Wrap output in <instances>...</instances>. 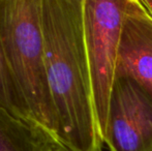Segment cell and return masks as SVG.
Instances as JSON below:
<instances>
[{
    "label": "cell",
    "instance_id": "4",
    "mask_svg": "<svg viewBox=\"0 0 152 151\" xmlns=\"http://www.w3.org/2000/svg\"><path fill=\"white\" fill-rule=\"evenodd\" d=\"M102 144L109 151H152V101L128 78L115 80Z\"/></svg>",
    "mask_w": 152,
    "mask_h": 151
},
{
    "label": "cell",
    "instance_id": "9",
    "mask_svg": "<svg viewBox=\"0 0 152 151\" xmlns=\"http://www.w3.org/2000/svg\"><path fill=\"white\" fill-rule=\"evenodd\" d=\"M142 4L144 5V7L147 9V12L150 14L152 17V0H141Z\"/></svg>",
    "mask_w": 152,
    "mask_h": 151
},
{
    "label": "cell",
    "instance_id": "5",
    "mask_svg": "<svg viewBox=\"0 0 152 151\" xmlns=\"http://www.w3.org/2000/svg\"><path fill=\"white\" fill-rule=\"evenodd\" d=\"M116 78H128L152 101V17L141 0H130L122 28Z\"/></svg>",
    "mask_w": 152,
    "mask_h": 151
},
{
    "label": "cell",
    "instance_id": "10",
    "mask_svg": "<svg viewBox=\"0 0 152 151\" xmlns=\"http://www.w3.org/2000/svg\"><path fill=\"white\" fill-rule=\"evenodd\" d=\"M104 147H102V148H100L99 150H97V151H104Z\"/></svg>",
    "mask_w": 152,
    "mask_h": 151
},
{
    "label": "cell",
    "instance_id": "1",
    "mask_svg": "<svg viewBox=\"0 0 152 151\" xmlns=\"http://www.w3.org/2000/svg\"><path fill=\"white\" fill-rule=\"evenodd\" d=\"M83 2L42 0V26L57 140L67 151H97L104 147L94 109Z\"/></svg>",
    "mask_w": 152,
    "mask_h": 151
},
{
    "label": "cell",
    "instance_id": "6",
    "mask_svg": "<svg viewBox=\"0 0 152 151\" xmlns=\"http://www.w3.org/2000/svg\"><path fill=\"white\" fill-rule=\"evenodd\" d=\"M51 143L37 127L0 108V151H46Z\"/></svg>",
    "mask_w": 152,
    "mask_h": 151
},
{
    "label": "cell",
    "instance_id": "7",
    "mask_svg": "<svg viewBox=\"0 0 152 151\" xmlns=\"http://www.w3.org/2000/svg\"><path fill=\"white\" fill-rule=\"evenodd\" d=\"M0 108L16 118L33 125L26 105L17 88V85L10 73L1 35H0Z\"/></svg>",
    "mask_w": 152,
    "mask_h": 151
},
{
    "label": "cell",
    "instance_id": "2",
    "mask_svg": "<svg viewBox=\"0 0 152 151\" xmlns=\"http://www.w3.org/2000/svg\"><path fill=\"white\" fill-rule=\"evenodd\" d=\"M0 35L10 73L32 124L58 144L47 71L42 0H0Z\"/></svg>",
    "mask_w": 152,
    "mask_h": 151
},
{
    "label": "cell",
    "instance_id": "8",
    "mask_svg": "<svg viewBox=\"0 0 152 151\" xmlns=\"http://www.w3.org/2000/svg\"><path fill=\"white\" fill-rule=\"evenodd\" d=\"M46 151H67L65 148H63L62 146H60L59 144L56 143H51L48 146V148L46 149Z\"/></svg>",
    "mask_w": 152,
    "mask_h": 151
},
{
    "label": "cell",
    "instance_id": "3",
    "mask_svg": "<svg viewBox=\"0 0 152 151\" xmlns=\"http://www.w3.org/2000/svg\"><path fill=\"white\" fill-rule=\"evenodd\" d=\"M130 0H84V34L98 133L102 143L119 46ZM104 145V144H102Z\"/></svg>",
    "mask_w": 152,
    "mask_h": 151
}]
</instances>
